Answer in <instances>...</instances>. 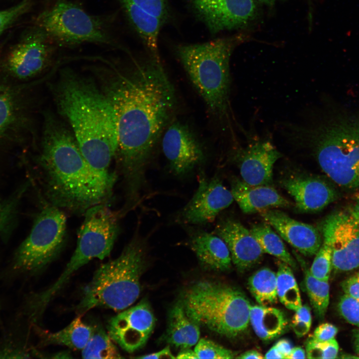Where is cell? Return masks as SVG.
Segmentation results:
<instances>
[{
  "instance_id": "cell-1",
  "label": "cell",
  "mask_w": 359,
  "mask_h": 359,
  "mask_svg": "<svg viewBox=\"0 0 359 359\" xmlns=\"http://www.w3.org/2000/svg\"><path fill=\"white\" fill-rule=\"evenodd\" d=\"M98 75L116 115L115 156L126 196L136 200L145 183L148 164L175 110V89L161 59L150 56L127 72L107 71Z\"/></svg>"
},
{
  "instance_id": "cell-2",
  "label": "cell",
  "mask_w": 359,
  "mask_h": 359,
  "mask_svg": "<svg viewBox=\"0 0 359 359\" xmlns=\"http://www.w3.org/2000/svg\"><path fill=\"white\" fill-rule=\"evenodd\" d=\"M37 163L49 204L76 213L106 202L117 180L86 160L71 130L55 116L45 118Z\"/></svg>"
},
{
  "instance_id": "cell-3",
  "label": "cell",
  "mask_w": 359,
  "mask_h": 359,
  "mask_svg": "<svg viewBox=\"0 0 359 359\" xmlns=\"http://www.w3.org/2000/svg\"><path fill=\"white\" fill-rule=\"evenodd\" d=\"M51 89L57 109L68 123L86 160L97 170L109 171L117 149V127L114 108L102 89L66 69Z\"/></svg>"
},
{
  "instance_id": "cell-4",
  "label": "cell",
  "mask_w": 359,
  "mask_h": 359,
  "mask_svg": "<svg viewBox=\"0 0 359 359\" xmlns=\"http://www.w3.org/2000/svg\"><path fill=\"white\" fill-rule=\"evenodd\" d=\"M287 140L309 147L338 185L359 191V115H338L284 127Z\"/></svg>"
},
{
  "instance_id": "cell-5",
  "label": "cell",
  "mask_w": 359,
  "mask_h": 359,
  "mask_svg": "<svg viewBox=\"0 0 359 359\" xmlns=\"http://www.w3.org/2000/svg\"><path fill=\"white\" fill-rule=\"evenodd\" d=\"M246 38L239 33L177 47L179 59L208 109L227 124L233 117L230 103V59L235 48Z\"/></svg>"
},
{
  "instance_id": "cell-6",
  "label": "cell",
  "mask_w": 359,
  "mask_h": 359,
  "mask_svg": "<svg viewBox=\"0 0 359 359\" xmlns=\"http://www.w3.org/2000/svg\"><path fill=\"white\" fill-rule=\"evenodd\" d=\"M145 263L144 243L135 235L117 258L95 271L76 307L77 313L81 316L98 307L120 311L130 306L140 295Z\"/></svg>"
},
{
  "instance_id": "cell-7",
  "label": "cell",
  "mask_w": 359,
  "mask_h": 359,
  "mask_svg": "<svg viewBox=\"0 0 359 359\" xmlns=\"http://www.w3.org/2000/svg\"><path fill=\"white\" fill-rule=\"evenodd\" d=\"M180 302L188 316L211 331L235 337L248 327L251 305L243 292L222 283L200 280L183 293Z\"/></svg>"
},
{
  "instance_id": "cell-8",
  "label": "cell",
  "mask_w": 359,
  "mask_h": 359,
  "mask_svg": "<svg viewBox=\"0 0 359 359\" xmlns=\"http://www.w3.org/2000/svg\"><path fill=\"white\" fill-rule=\"evenodd\" d=\"M84 214L73 255L56 281L44 291L49 299L60 291L80 268L94 258L103 260L109 256L119 234V214L106 203L94 205Z\"/></svg>"
},
{
  "instance_id": "cell-9",
  "label": "cell",
  "mask_w": 359,
  "mask_h": 359,
  "mask_svg": "<svg viewBox=\"0 0 359 359\" xmlns=\"http://www.w3.org/2000/svg\"><path fill=\"white\" fill-rule=\"evenodd\" d=\"M66 218L60 208L49 203L36 216L32 229L14 255L12 268L34 274L58 255L65 242Z\"/></svg>"
},
{
  "instance_id": "cell-10",
  "label": "cell",
  "mask_w": 359,
  "mask_h": 359,
  "mask_svg": "<svg viewBox=\"0 0 359 359\" xmlns=\"http://www.w3.org/2000/svg\"><path fill=\"white\" fill-rule=\"evenodd\" d=\"M36 23L46 36L63 43H111L98 19L69 1L57 2L40 14Z\"/></svg>"
},
{
  "instance_id": "cell-11",
  "label": "cell",
  "mask_w": 359,
  "mask_h": 359,
  "mask_svg": "<svg viewBox=\"0 0 359 359\" xmlns=\"http://www.w3.org/2000/svg\"><path fill=\"white\" fill-rule=\"evenodd\" d=\"M322 231L331 247L335 271L345 272L359 267V225L349 209L328 215L323 221Z\"/></svg>"
},
{
  "instance_id": "cell-12",
  "label": "cell",
  "mask_w": 359,
  "mask_h": 359,
  "mask_svg": "<svg viewBox=\"0 0 359 359\" xmlns=\"http://www.w3.org/2000/svg\"><path fill=\"white\" fill-rule=\"evenodd\" d=\"M197 17L213 34L243 28L257 17L253 0H190Z\"/></svg>"
},
{
  "instance_id": "cell-13",
  "label": "cell",
  "mask_w": 359,
  "mask_h": 359,
  "mask_svg": "<svg viewBox=\"0 0 359 359\" xmlns=\"http://www.w3.org/2000/svg\"><path fill=\"white\" fill-rule=\"evenodd\" d=\"M156 319L146 300L112 317L107 325L113 341L128 353L143 347L152 334Z\"/></svg>"
},
{
  "instance_id": "cell-14",
  "label": "cell",
  "mask_w": 359,
  "mask_h": 359,
  "mask_svg": "<svg viewBox=\"0 0 359 359\" xmlns=\"http://www.w3.org/2000/svg\"><path fill=\"white\" fill-rule=\"evenodd\" d=\"M233 200L231 191L218 178L201 175L194 194L180 213V220L184 223L195 225L211 222Z\"/></svg>"
},
{
  "instance_id": "cell-15",
  "label": "cell",
  "mask_w": 359,
  "mask_h": 359,
  "mask_svg": "<svg viewBox=\"0 0 359 359\" xmlns=\"http://www.w3.org/2000/svg\"><path fill=\"white\" fill-rule=\"evenodd\" d=\"M246 136L249 140L246 147L233 154L242 180L252 185H271L274 165L283 155L269 139Z\"/></svg>"
},
{
  "instance_id": "cell-16",
  "label": "cell",
  "mask_w": 359,
  "mask_h": 359,
  "mask_svg": "<svg viewBox=\"0 0 359 359\" xmlns=\"http://www.w3.org/2000/svg\"><path fill=\"white\" fill-rule=\"evenodd\" d=\"M162 147L172 172L183 176L191 172L204 159V154L191 130L186 124L175 121L166 129Z\"/></svg>"
},
{
  "instance_id": "cell-17",
  "label": "cell",
  "mask_w": 359,
  "mask_h": 359,
  "mask_svg": "<svg viewBox=\"0 0 359 359\" xmlns=\"http://www.w3.org/2000/svg\"><path fill=\"white\" fill-rule=\"evenodd\" d=\"M45 36L39 29L26 35L12 48L5 61V68L12 76L27 79L44 69L49 56Z\"/></svg>"
},
{
  "instance_id": "cell-18",
  "label": "cell",
  "mask_w": 359,
  "mask_h": 359,
  "mask_svg": "<svg viewBox=\"0 0 359 359\" xmlns=\"http://www.w3.org/2000/svg\"><path fill=\"white\" fill-rule=\"evenodd\" d=\"M260 213L284 240L303 255L313 256L320 249L321 234L313 225L297 221L278 209L270 208Z\"/></svg>"
},
{
  "instance_id": "cell-19",
  "label": "cell",
  "mask_w": 359,
  "mask_h": 359,
  "mask_svg": "<svg viewBox=\"0 0 359 359\" xmlns=\"http://www.w3.org/2000/svg\"><path fill=\"white\" fill-rule=\"evenodd\" d=\"M215 233L226 243L232 261L240 271L255 265L264 253L250 230L235 219L228 218L218 222Z\"/></svg>"
},
{
  "instance_id": "cell-20",
  "label": "cell",
  "mask_w": 359,
  "mask_h": 359,
  "mask_svg": "<svg viewBox=\"0 0 359 359\" xmlns=\"http://www.w3.org/2000/svg\"><path fill=\"white\" fill-rule=\"evenodd\" d=\"M280 184L294 198L297 209L306 212L322 210L338 197L335 189L320 179L291 176L283 179Z\"/></svg>"
},
{
  "instance_id": "cell-21",
  "label": "cell",
  "mask_w": 359,
  "mask_h": 359,
  "mask_svg": "<svg viewBox=\"0 0 359 359\" xmlns=\"http://www.w3.org/2000/svg\"><path fill=\"white\" fill-rule=\"evenodd\" d=\"M231 192L240 208L246 214L290 205L289 201L271 185H252L235 179L231 183Z\"/></svg>"
},
{
  "instance_id": "cell-22",
  "label": "cell",
  "mask_w": 359,
  "mask_h": 359,
  "mask_svg": "<svg viewBox=\"0 0 359 359\" xmlns=\"http://www.w3.org/2000/svg\"><path fill=\"white\" fill-rule=\"evenodd\" d=\"M189 244L203 267L216 271H224L231 267L232 260L229 249L216 234L199 231L192 235Z\"/></svg>"
},
{
  "instance_id": "cell-23",
  "label": "cell",
  "mask_w": 359,
  "mask_h": 359,
  "mask_svg": "<svg viewBox=\"0 0 359 359\" xmlns=\"http://www.w3.org/2000/svg\"><path fill=\"white\" fill-rule=\"evenodd\" d=\"M199 325L186 314L179 302L171 309L163 340L180 350L190 348L199 340Z\"/></svg>"
},
{
  "instance_id": "cell-24",
  "label": "cell",
  "mask_w": 359,
  "mask_h": 359,
  "mask_svg": "<svg viewBox=\"0 0 359 359\" xmlns=\"http://www.w3.org/2000/svg\"><path fill=\"white\" fill-rule=\"evenodd\" d=\"M249 322L256 335L264 341L271 340L279 336L288 324L282 311L260 305L251 306Z\"/></svg>"
},
{
  "instance_id": "cell-25",
  "label": "cell",
  "mask_w": 359,
  "mask_h": 359,
  "mask_svg": "<svg viewBox=\"0 0 359 359\" xmlns=\"http://www.w3.org/2000/svg\"><path fill=\"white\" fill-rule=\"evenodd\" d=\"M94 327L85 324L81 316L76 317L70 324L55 333L38 330L42 345H59L71 349L82 350L91 338Z\"/></svg>"
},
{
  "instance_id": "cell-26",
  "label": "cell",
  "mask_w": 359,
  "mask_h": 359,
  "mask_svg": "<svg viewBox=\"0 0 359 359\" xmlns=\"http://www.w3.org/2000/svg\"><path fill=\"white\" fill-rule=\"evenodd\" d=\"M250 231L264 253L276 257L293 269L297 267L295 260L286 249L282 239L273 231L269 224H255Z\"/></svg>"
},
{
  "instance_id": "cell-27",
  "label": "cell",
  "mask_w": 359,
  "mask_h": 359,
  "mask_svg": "<svg viewBox=\"0 0 359 359\" xmlns=\"http://www.w3.org/2000/svg\"><path fill=\"white\" fill-rule=\"evenodd\" d=\"M16 93L0 82V143L21 121V106Z\"/></svg>"
},
{
  "instance_id": "cell-28",
  "label": "cell",
  "mask_w": 359,
  "mask_h": 359,
  "mask_svg": "<svg viewBox=\"0 0 359 359\" xmlns=\"http://www.w3.org/2000/svg\"><path fill=\"white\" fill-rule=\"evenodd\" d=\"M248 285L260 305L268 306L277 302L276 273L270 269L264 268L257 271L249 278Z\"/></svg>"
},
{
  "instance_id": "cell-29",
  "label": "cell",
  "mask_w": 359,
  "mask_h": 359,
  "mask_svg": "<svg viewBox=\"0 0 359 359\" xmlns=\"http://www.w3.org/2000/svg\"><path fill=\"white\" fill-rule=\"evenodd\" d=\"M277 293L280 302L287 308L297 311L302 306L299 289L288 264L280 261L276 273Z\"/></svg>"
},
{
  "instance_id": "cell-30",
  "label": "cell",
  "mask_w": 359,
  "mask_h": 359,
  "mask_svg": "<svg viewBox=\"0 0 359 359\" xmlns=\"http://www.w3.org/2000/svg\"><path fill=\"white\" fill-rule=\"evenodd\" d=\"M304 269L305 285L314 311L320 320L326 313L330 301L329 280H322L315 277L303 261L300 262Z\"/></svg>"
},
{
  "instance_id": "cell-31",
  "label": "cell",
  "mask_w": 359,
  "mask_h": 359,
  "mask_svg": "<svg viewBox=\"0 0 359 359\" xmlns=\"http://www.w3.org/2000/svg\"><path fill=\"white\" fill-rule=\"evenodd\" d=\"M81 351L83 359L123 358L113 340L100 326H94L91 338Z\"/></svg>"
},
{
  "instance_id": "cell-32",
  "label": "cell",
  "mask_w": 359,
  "mask_h": 359,
  "mask_svg": "<svg viewBox=\"0 0 359 359\" xmlns=\"http://www.w3.org/2000/svg\"><path fill=\"white\" fill-rule=\"evenodd\" d=\"M323 237L322 244L315 254L309 270L315 277L322 280H329L332 269V249L328 239Z\"/></svg>"
},
{
  "instance_id": "cell-33",
  "label": "cell",
  "mask_w": 359,
  "mask_h": 359,
  "mask_svg": "<svg viewBox=\"0 0 359 359\" xmlns=\"http://www.w3.org/2000/svg\"><path fill=\"white\" fill-rule=\"evenodd\" d=\"M122 8L134 7L158 17L164 24L168 19L170 10L168 0H119Z\"/></svg>"
},
{
  "instance_id": "cell-34",
  "label": "cell",
  "mask_w": 359,
  "mask_h": 359,
  "mask_svg": "<svg viewBox=\"0 0 359 359\" xmlns=\"http://www.w3.org/2000/svg\"><path fill=\"white\" fill-rule=\"evenodd\" d=\"M339 350L335 338L327 341H317L308 338L306 342V358L308 359H335Z\"/></svg>"
},
{
  "instance_id": "cell-35",
  "label": "cell",
  "mask_w": 359,
  "mask_h": 359,
  "mask_svg": "<svg viewBox=\"0 0 359 359\" xmlns=\"http://www.w3.org/2000/svg\"><path fill=\"white\" fill-rule=\"evenodd\" d=\"M194 351L198 359H229L234 358V354L231 350L205 339L199 340Z\"/></svg>"
},
{
  "instance_id": "cell-36",
  "label": "cell",
  "mask_w": 359,
  "mask_h": 359,
  "mask_svg": "<svg viewBox=\"0 0 359 359\" xmlns=\"http://www.w3.org/2000/svg\"><path fill=\"white\" fill-rule=\"evenodd\" d=\"M25 186L19 188L7 199L0 200V231L4 230L13 220Z\"/></svg>"
},
{
  "instance_id": "cell-37",
  "label": "cell",
  "mask_w": 359,
  "mask_h": 359,
  "mask_svg": "<svg viewBox=\"0 0 359 359\" xmlns=\"http://www.w3.org/2000/svg\"><path fill=\"white\" fill-rule=\"evenodd\" d=\"M340 315L349 323L359 327V299L345 294L338 304Z\"/></svg>"
},
{
  "instance_id": "cell-38",
  "label": "cell",
  "mask_w": 359,
  "mask_h": 359,
  "mask_svg": "<svg viewBox=\"0 0 359 359\" xmlns=\"http://www.w3.org/2000/svg\"><path fill=\"white\" fill-rule=\"evenodd\" d=\"M32 0H22L14 6L0 10V35L30 8Z\"/></svg>"
},
{
  "instance_id": "cell-39",
  "label": "cell",
  "mask_w": 359,
  "mask_h": 359,
  "mask_svg": "<svg viewBox=\"0 0 359 359\" xmlns=\"http://www.w3.org/2000/svg\"><path fill=\"white\" fill-rule=\"evenodd\" d=\"M291 320V327L298 337L306 335L309 331L312 324L311 310L307 305H302L295 311Z\"/></svg>"
},
{
  "instance_id": "cell-40",
  "label": "cell",
  "mask_w": 359,
  "mask_h": 359,
  "mask_svg": "<svg viewBox=\"0 0 359 359\" xmlns=\"http://www.w3.org/2000/svg\"><path fill=\"white\" fill-rule=\"evenodd\" d=\"M338 332V328L329 323L319 325L309 338L317 341H327L335 339Z\"/></svg>"
},
{
  "instance_id": "cell-41",
  "label": "cell",
  "mask_w": 359,
  "mask_h": 359,
  "mask_svg": "<svg viewBox=\"0 0 359 359\" xmlns=\"http://www.w3.org/2000/svg\"><path fill=\"white\" fill-rule=\"evenodd\" d=\"M341 287L345 294L359 299V271L343 281Z\"/></svg>"
},
{
  "instance_id": "cell-42",
  "label": "cell",
  "mask_w": 359,
  "mask_h": 359,
  "mask_svg": "<svg viewBox=\"0 0 359 359\" xmlns=\"http://www.w3.org/2000/svg\"><path fill=\"white\" fill-rule=\"evenodd\" d=\"M138 359H175L176 357H175L172 354L170 347L167 346L162 350L152 354L143 355L140 357H136Z\"/></svg>"
},
{
  "instance_id": "cell-43",
  "label": "cell",
  "mask_w": 359,
  "mask_h": 359,
  "mask_svg": "<svg viewBox=\"0 0 359 359\" xmlns=\"http://www.w3.org/2000/svg\"><path fill=\"white\" fill-rule=\"evenodd\" d=\"M274 346L286 359L293 348L292 344L287 339L279 340Z\"/></svg>"
},
{
  "instance_id": "cell-44",
  "label": "cell",
  "mask_w": 359,
  "mask_h": 359,
  "mask_svg": "<svg viewBox=\"0 0 359 359\" xmlns=\"http://www.w3.org/2000/svg\"><path fill=\"white\" fill-rule=\"evenodd\" d=\"M355 217L359 225V191L355 193L353 202L348 208Z\"/></svg>"
},
{
  "instance_id": "cell-45",
  "label": "cell",
  "mask_w": 359,
  "mask_h": 359,
  "mask_svg": "<svg viewBox=\"0 0 359 359\" xmlns=\"http://www.w3.org/2000/svg\"><path fill=\"white\" fill-rule=\"evenodd\" d=\"M238 359H262L264 358V357L262 354L255 350H251L247 351L245 352L240 354L239 356L237 357Z\"/></svg>"
},
{
  "instance_id": "cell-46",
  "label": "cell",
  "mask_w": 359,
  "mask_h": 359,
  "mask_svg": "<svg viewBox=\"0 0 359 359\" xmlns=\"http://www.w3.org/2000/svg\"><path fill=\"white\" fill-rule=\"evenodd\" d=\"M306 354L304 349L300 347L293 348L287 359H306Z\"/></svg>"
},
{
  "instance_id": "cell-47",
  "label": "cell",
  "mask_w": 359,
  "mask_h": 359,
  "mask_svg": "<svg viewBox=\"0 0 359 359\" xmlns=\"http://www.w3.org/2000/svg\"><path fill=\"white\" fill-rule=\"evenodd\" d=\"M177 359H198L194 350H191L190 348L182 349L178 353L176 357Z\"/></svg>"
},
{
  "instance_id": "cell-48",
  "label": "cell",
  "mask_w": 359,
  "mask_h": 359,
  "mask_svg": "<svg viewBox=\"0 0 359 359\" xmlns=\"http://www.w3.org/2000/svg\"><path fill=\"white\" fill-rule=\"evenodd\" d=\"M265 359H284L283 356L279 352L275 346H273L265 354Z\"/></svg>"
},
{
  "instance_id": "cell-49",
  "label": "cell",
  "mask_w": 359,
  "mask_h": 359,
  "mask_svg": "<svg viewBox=\"0 0 359 359\" xmlns=\"http://www.w3.org/2000/svg\"><path fill=\"white\" fill-rule=\"evenodd\" d=\"M353 338L355 351L358 356H359V329L354 331Z\"/></svg>"
},
{
  "instance_id": "cell-50",
  "label": "cell",
  "mask_w": 359,
  "mask_h": 359,
  "mask_svg": "<svg viewBox=\"0 0 359 359\" xmlns=\"http://www.w3.org/2000/svg\"><path fill=\"white\" fill-rule=\"evenodd\" d=\"M256 0L260 1V2L264 3L267 5L272 6V5H274L277 1H279V0Z\"/></svg>"
}]
</instances>
